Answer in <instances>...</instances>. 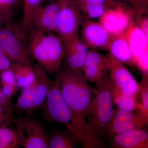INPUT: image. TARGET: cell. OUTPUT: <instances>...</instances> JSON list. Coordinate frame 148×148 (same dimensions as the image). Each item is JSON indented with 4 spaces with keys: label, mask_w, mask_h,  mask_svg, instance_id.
Segmentation results:
<instances>
[{
    "label": "cell",
    "mask_w": 148,
    "mask_h": 148,
    "mask_svg": "<svg viewBox=\"0 0 148 148\" xmlns=\"http://www.w3.org/2000/svg\"><path fill=\"white\" fill-rule=\"evenodd\" d=\"M56 73L61 91L71 113V125L79 144L84 148H95L87 129V119L95 94L82 73L66 68Z\"/></svg>",
    "instance_id": "cell-1"
},
{
    "label": "cell",
    "mask_w": 148,
    "mask_h": 148,
    "mask_svg": "<svg viewBox=\"0 0 148 148\" xmlns=\"http://www.w3.org/2000/svg\"><path fill=\"white\" fill-rule=\"evenodd\" d=\"M95 94L87 119V129L95 148L106 147L103 142L105 130L113 114L112 98L113 83L106 76L95 82Z\"/></svg>",
    "instance_id": "cell-2"
},
{
    "label": "cell",
    "mask_w": 148,
    "mask_h": 148,
    "mask_svg": "<svg viewBox=\"0 0 148 148\" xmlns=\"http://www.w3.org/2000/svg\"><path fill=\"white\" fill-rule=\"evenodd\" d=\"M27 41L31 58L47 73H56L61 69L65 49L64 41L57 34L31 30Z\"/></svg>",
    "instance_id": "cell-3"
},
{
    "label": "cell",
    "mask_w": 148,
    "mask_h": 148,
    "mask_svg": "<svg viewBox=\"0 0 148 148\" xmlns=\"http://www.w3.org/2000/svg\"><path fill=\"white\" fill-rule=\"evenodd\" d=\"M36 76L30 85L22 89L21 94L14 104V112L21 114H31L42 107L52 80L48 73L39 64H34Z\"/></svg>",
    "instance_id": "cell-4"
},
{
    "label": "cell",
    "mask_w": 148,
    "mask_h": 148,
    "mask_svg": "<svg viewBox=\"0 0 148 148\" xmlns=\"http://www.w3.org/2000/svg\"><path fill=\"white\" fill-rule=\"evenodd\" d=\"M0 48L12 63L32 62L27 41V35L20 26H16L11 20L0 29Z\"/></svg>",
    "instance_id": "cell-5"
},
{
    "label": "cell",
    "mask_w": 148,
    "mask_h": 148,
    "mask_svg": "<svg viewBox=\"0 0 148 148\" xmlns=\"http://www.w3.org/2000/svg\"><path fill=\"white\" fill-rule=\"evenodd\" d=\"M42 107L44 116L47 121L64 124L72 131L71 112L56 77L51 82Z\"/></svg>",
    "instance_id": "cell-6"
},
{
    "label": "cell",
    "mask_w": 148,
    "mask_h": 148,
    "mask_svg": "<svg viewBox=\"0 0 148 148\" xmlns=\"http://www.w3.org/2000/svg\"><path fill=\"white\" fill-rule=\"evenodd\" d=\"M20 147L24 148H48L49 135L42 124L31 115L14 119Z\"/></svg>",
    "instance_id": "cell-7"
},
{
    "label": "cell",
    "mask_w": 148,
    "mask_h": 148,
    "mask_svg": "<svg viewBox=\"0 0 148 148\" xmlns=\"http://www.w3.org/2000/svg\"><path fill=\"white\" fill-rule=\"evenodd\" d=\"M58 5L56 34L63 41L78 36L82 14L73 0H56Z\"/></svg>",
    "instance_id": "cell-8"
},
{
    "label": "cell",
    "mask_w": 148,
    "mask_h": 148,
    "mask_svg": "<svg viewBox=\"0 0 148 148\" xmlns=\"http://www.w3.org/2000/svg\"><path fill=\"white\" fill-rule=\"evenodd\" d=\"M135 65L143 73L148 74V37L134 18L125 32Z\"/></svg>",
    "instance_id": "cell-9"
},
{
    "label": "cell",
    "mask_w": 148,
    "mask_h": 148,
    "mask_svg": "<svg viewBox=\"0 0 148 148\" xmlns=\"http://www.w3.org/2000/svg\"><path fill=\"white\" fill-rule=\"evenodd\" d=\"M148 118L139 112L114 110L112 118L105 130V137L110 141L117 135L132 130L139 129L147 124Z\"/></svg>",
    "instance_id": "cell-10"
},
{
    "label": "cell",
    "mask_w": 148,
    "mask_h": 148,
    "mask_svg": "<svg viewBox=\"0 0 148 148\" xmlns=\"http://www.w3.org/2000/svg\"><path fill=\"white\" fill-rule=\"evenodd\" d=\"M135 15L130 9L119 4L109 9L99 18V22L113 36L124 34Z\"/></svg>",
    "instance_id": "cell-11"
},
{
    "label": "cell",
    "mask_w": 148,
    "mask_h": 148,
    "mask_svg": "<svg viewBox=\"0 0 148 148\" xmlns=\"http://www.w3.org/2000/svg\"><path fill=\"white\" fill-rule=\"evenodd\" d=\"M113 35L99 22L87 19L82 23V40L90 49L108 50Z\"/></svg>",
    "instance_id": "cell-12"
},
{
    "label": "cell",
    "mask_w": 148,
    "mask_h": 148,
    "mask_svg": "<svg viewBox=\"0 0 148 148\" xmlns=\"http://www.w3.org/2000/svg\"><path fill=\"white\" fill-rule=\"evenodd\" d=\"M58 11V5L56 0L47 5H40L32 15L30 30L56 34Z\"/></svg>",
    "instance_id": "cell-13"
},
{
    "label": "cell",
    "mask_w": 148,
    "mask_h": 148,
    "mask_svg": "<svg viewBox=\"0 0 148 148\" xmlns=\"http://www.w3.org/2000/svg\"><path fill=\"white\" fill-rule=\"evenodd\" d=\"M110 68L108 55L105 56L95 49H89L85 60L82 73L86 80L95 82L106 76Z\"/></svg>",
    "instance_id": "cell-14"
},
{
    "label": "cell",
    "mask_w": 148,
    "mask_h": 148,
    "mask_svg": "<svg viewBox=\"0 0 148 148\" xmlns=\"http://www.w3.org/2000/svg\"><path fill=\"white\" fill-rule=\"evenodd\" d=\"M64 61L66 68L82 73L85 60L89 48L78 36L64 41Z\"/></svg>",
    "instance_id": "cell-15"
},
{
    "label": "cell",
    "mask_w": 148,
    "mask_h": 148,
    "mask_svg": "<svg viewBox=\"0 0 148 148\" xmlns=\"http://www.w3.org/2000/svg\"><path fill=\"white\" fill-rule=\"evenodd\" d=\"M110 62V77L116 86L123 90L138 94L140 84L123 63L108 55Z\"/></svg>",
    "instance_id": "cell-16"
},
{
    "label": "cell",
    "mask_w": 148,
    "mask_h": 148,
    "mask_svg": "<svg viewBox=\"0 0 148 148\" xmlns=\"http://www.w3.org/2000/svg\"><path fill=\"white\" fill-rule=\"evenodd\" d=\"M110 147L112 148H148V131L141 128L117 135L110 141Z\"/></svg>",
    "instance_id": "cell-17"
},
{
    "label": "cell",
    "mask_w": 148,
    "mask_h": 148,
    "mask_svg": "<svg viewBox=\"0 0 148 148\" xmlns=\"http://www.w3.org/2000/svg\"><path fill=\"white\" fill-rule=\"evenodd\" d=\"M87 19L100 18L109 9L119 4L115 0H73Z\"/></svg>",
    "instance_id": "cell-18"
},
{
    "label": "cell",
    "mask_w": 148,
    "mask_h": 148,
    "mask_svg": "<svg viewBox=\"0 0 148 148\" xmlns=\"http://www.w3.org/2000/svg\"><path fill=\"white\" fill-rule=\"evenodd\" d=\"M108 50L109 55L122 63L134 65L133 57L124 34L113 36Z\"/></svg>",
    "instance_id": "cell-19"
},
{
    "label": "cell",
    "mask_w": 148,
    "mask_h": 148,
    "mask_svg": "<svg viewBox=\"0 0 148 148\" xmlns=\"http://www.w3.org/2000/svg\"><path fill=\"white\" fill-rule=\"evenodd\" d=\"M79 144L75 134L68 128L54 130L49 135L48 148H77Z\"/></svg>",
    "instance_id": "cell-20"
},
{
    "label": "cell",
    "mask_w": 148,
    "mask_h": 148,
    "mask_svg": "<svg viewBox=\"0 0 148 148\" xmlns=\"http://www.w3.org/2000/svg\"><path fill=\"white\" fill-rule=\"evenodd\" d=\"M11 68L19 89H24L34 81L36 71L34 64H32V62L12 63Z\"/></svg>",
    "instance_id": "cell-21"
},
{
    "label": "cell",
    "mask_w": 148,
    "mask_h": 148,
    "mask_svg": "<svg viewBox=\"0 0 148 148\" xmlns=\"http://www.w3.org/2000/svg\"><path fill=\"white\" fill-rule=\"evenodd\" d=\"M137 95L123 90L113 83L112 98L114 105L119 110L131 112L139 109V103L137 100Z\"/></svg>",
    "instance_id": "cell-22"
},
{
    "label": "cell",
    "mask_w": 148,
    "mask_h": 148,
    "mask_svg": "<svg viewBox=\"0 0 148 148\" xmlns=\"http://www.w3.org/2000/svg\"><path fill=\"white\" fill-rule=\"evenodd\" d=\"M43 0H21L23 6L22 18L20 27L24 34L27 35L31 29L32 15L40 5Z\"/></svg>",
    "instance_id": "cell-23"
},
{
    "label": "cell",
    "mask_w": 148,
    "mask_h": 148,
    "mask_svg": "<svg viewBox=\"0 0 148 148\" xmlns=\"http://www.w3.org/2000/svg\"><path fill=\"white\" fill-rule=\"evenodd\" d=\"M0 86L3 92L8 98H11L18 91L19 88L11 67L0 73Z\"/></svg>",
    "instance_id": "cell-24"
},
{
    "label": "cell",
    "mask_w": 148,
    "mask_h": 148,
    "mask_svg": "<svg viewBox=\"0 0 148 148\" xmlns=\"http://www.w3.org/2000/svg\"><path fill=\"white\" fill-rule=\"evenodd\" d=\"M20 147L15 129L0 127V148H18Z\"/></svg>",
    "instance_id": "cell-25"
},
{
    "label": "cell",
    "mask_w": 148,
    "mask_h": 148,
    "mask_svg": "<svg viewBox=\"0 0 148 148\" xmlns=\"http://www.w3.org/2000/svg\"><path fill=\"white\" fill-rule=\"evenodd\" d=\"M138 92L140 93L139 112L143 116L148 118V74L143 73Z\"/></svg>",
    "instance_id": "cell-26"
},
{
    "label": "cell",
    "mask_w": 148,
    "mask_h": 148,
    "mask_svg": "<svg viewBox=\"0 0 148 148\" xmlns=\"http://www.w3.org/2000/svg\"><path fill=\"white\" fill-rule=\"evenodd\" d=\"M126 3L135 17L147 15L148 13V0H119Z\"/></svg>",
    "instance_id": "cell-27"
},
{
    "label": "cell",
    "mask_w": 148,
    "mask_h": 148,
    "mask_svg": "<svg viewBox=\"0 0 148 148\" xmlns=\"http://www.w3.org/2000/svg\"><path fill=\"white\" fill-rule=\"evenodd\" d=\"M13 114L8 112L2 106H0V127L10 126L13 123Z\"/></svg>",
    "instance_id": "cell-28"
},
{
    "label": "cell",
    "mask_w": 148,
    "mask_h": 148,
    "mask_svg": "<svg viewBox=\"0 0 148 148\" xmlns=\"http://www.w3.org/2000/svg\"><path fill=\"white\" fill-rule=\"evenodd\" d=\"M0 106H2L8 112L14 114V104L12 101L11 98H8L3 92L0 86Z\"/></svg>",
    "instance_id": "cell-29"
},
{
    "label": "cell",
    "mask_w": 148,
    "mask_h": 148,
    "mask_svg": "<svg viewBox=\"0 0 148 148\" xmlns=\"http://www.w3.org/2000/svg\"><path fill=\"white\" fill-rule=\"evenodd\" d=\"M13 10L0 7V29L12 19Z\"/></svg>",
    "instance_id": "cell-30"
},
{
    "label": "cell",
    "mask_w": 148,
    "mask_h": 148,
    "mask_svg": "<svg viewBox=\"0 0 148 148\" xmlns=\"http://www.w3.org/2000/svg\"><path fill=\"white\" fill-rule=\"evenodd\" d=\"M12 62L0 48V73L11 67Z\"/></svg>",
    "instance_id": "cell-31"
},
{
    "label": "cell",
    "mask_w": 148,
    "mask_h": 148,
    "mask_svg": "<svg viewBox=\"0 0 148 148\" xmlns=\"http://www.w3.org/2000/svg\"><path fill=\"white\" fill-rule=\"evenodd\" d=\"M21 0H0V7L13 10L17 7Z\"/></svg>",
    "instance_id": "cell-32"
}]
</instances>
